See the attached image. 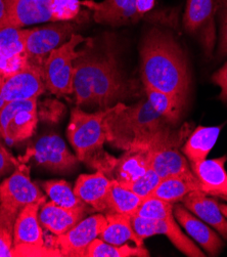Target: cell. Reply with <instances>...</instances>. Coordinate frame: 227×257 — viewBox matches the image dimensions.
I'll list each match as a JSON object with an SVG mask.
<instances>
[{
	"label": "cell",
	"instance_id": "cell-1",
	"mask_svg": "<svg viewBox=\"0 0 227 257\" xmlns=\"http://www.w3.org/2000/svg\"><path fill=\"white\" fill-rule=\"evenodd\" d=\"M115 41L89 39L74 62L73 96L77 107L105 110L137 95L138 86L123 72Z\"/></svg>",
	"mask_w": 227,
	"mask_h": 257
},
{
	"label": "cell",
	"instance_id": "cell-2",
	"mask_svg": "<svg viewBox=\"0 0 227 257\" xmlns=\"http://www.w3.org/2000/svg\"><path fill=\"white\" fill-rule=\"evenodd\" d=\"M105 131L107 143L119 150L154 151L166 147L179 148L190 133V125L174 130V125L145 98L130 106L119 102L110 108L105 118Z\"/></svg>",
	"mask_w": 227,
	"mask_h": 257
},
{
	"label": "cell",
	"instance_id": "cell-3",
	"mask_svg": "<svg viewBox=\"0 0 227 257\" xmlns=\"http://www.w3.org/2000/svg\"><path fill=\"white\" fill-rule=\"evenodd\" d=\"M143 85L168 93L185 108L190 75L183 49L174 36L159 27L150 28L140 45Z\"/></svg>",
	"mask_w": 227,
	"mask_h": 257
},
{
	"label": "cell",
	"instance_id": "cell-4",
	"mask_svg": "<svg viewBox=\"0 0 227 257\" xmlns=\"http://www.w3.org/2000/svg\"><path fill=\"white\" fill-rule=\"evenodd\" d=\"M109 111L110 108L88 113L80 107H75L72 109L67 130L68 140L78 160L104 172L107 176L117 161V158L104 150L107 143L105 118Z\"/></svg>",
	"mask_w": 227,
	"mask_h": 257
},
{
	"label": "cell",
	"instance_id": "cell-5",
	"mask_svg": "<svg viewBox=\"0 0 227 257\" xmlns=\"http://www.w3.org/2000/svg\"><path fill=\"white\" fill-rule=\"evenodd\" d=\"M39 201L45 202V196L31 181L30 168L17 163L14 173L0 184V226L14 233L20 212Z\"/></svg>",
	"mask_w": 227,
	"mask_h": 257
},
{
	"label": "cell",
	"instance_id": "cell-6",
	"mask_svg": "<svg viewBox=\"0 0 227 257\" xmlns=\"http://www.w3.org/2000/svg\"><path fill=\"white\" fill-rule=\"evenodd\" d=\"M89 39L76 33L69 41L50 53L43 68L46 89L58 96L73 95L74 62L81 55L79 45Z\"/></svg>",
	"mask_w": 227,
	"mask_h": 257
},
{
	"label": "cell",
	"instance_id": "cell-7",
	"mask_svg": "<svg viewBox=\"0 0 227 257\" xmlns=\"http://www.w3.org/2000/svg\"><path fill=\"white\" fill-rule=\"evenodd\" d=\"M81 25L76 22H56L27 29L26 50L30 64L44 68L50 53L69 41L78 32Z\"/></svg>",
	"mask_w": 227,
	"mask_h": 257
},
{
	"label": "cell",
	"instance_id": "cell-8",
	"mask_svg": "<svg viewBox=\"0 0 227 257\" xmlns=\"http://www.w3.org/2000/svg\"><path fill=\"white\" fill-rule=\"evenodd\" d=\"M38 122L37 98L17 100L0 110V137L14 145L33 136Z\"/></svg>",
	"mask_w": 227,
	"mask_h": 257
},
{
	"label": "cell",
	"instance_id": "cell-9",
	"mask_svg": "<svg viewBox=\"0 0 227 257\" xmlns=\"http://www.w3.org/2000/svg\"><path fill=\"white\" fill-rule=\"evenodd\" d=\"M214 0H186L183 27L201 45L207 59H210L216 43Z\"/></svg>",
	"mask_w": 227,
	"mask_h": 257
},
{
	"label": "cell",
	"instance_id": "cell-10",
	"mask_svg": "<svg viewBox=\"0 0 227 257\" xmlns=\"http://www.w3.org/2000/svg\"><path fill=\"white\" fill-rule=\"evenodd\" d=\"M107 224L104 214H94L80 220L67 233L56 236L53 247L58 249L62 256L85 257L88 246L99 237Z\"/></svg>",
	"mask_w": 227,
	"mask_h": 257
},
{
	"label": "cell",
	"instance_id": "cell-11",
	"mask_svg": "<svg viewBox=\"0 0 227 257\" xmlns=\"http://www.w3.org/2000/svg\"><path fill=\"white\" fill-rule=\"evenodd\" d=\"M27 29H0V87L11 76L26 68L30 62L26 50Z\"/></svg>",
	"mask_w": 227,
	"mask_h": 257
},
{
	"label": "cell",
	"instance_id": "cell-12",
	"mask_svg": "<svg viewBox=\"0 0 227 257\" xmlns=\"http://www.w3.org/2000/svg\"><path fill=\"white\" fill-rule=\"evenodd\" d=\"M45 89L43 68L29 64L11 76L0 87V110L12 101L38 98Z\"/></svg>",
	"mask_w": 227,
	"mask_h": 257
},
{
	"label": "cell",
	"instance_id": "cell-13",
	"mask_svg": "<svg viewBox=\"0 0 227 257\" xmlns=\"http://www.w3.org/2000/svg\"><path fill=\"white\" fill-rule=\"evenodd\" d=\"M31 153L39 165L56 172H71L79 162L77 156L70 152L64 140L56 135L40 138Z\"/></svg>",
	"mask_w": 227,
	"mask_h": 257
},
{
	"label": "cell",
	"instance_id": "cell-14",
	"mask_svg": "<svg viewBox=\"0 0 227 257\" xmlns=\"http://www.w3.org/2000/svg\"><path fill=\"white\" fill-rule=\"evenodd\" d=\"M137 0H82L81 6L91 12L93 20L103 25L120 27L143 20L136 10Z\"/></svg>",
	"mask_w": 227,
	"mask_h": 257
},
{
	"label": "cell",
	"instance_id": "cell-15",
	"mask_svg": "<svg viewBox=\"0 0 227 257\" xmlns=\"http://www.w3.org/2000/svg\"><path fill=\"white\" fill-rule=\"evenodd\" d=\"M173 214L186 234L192 238L209 255L217 256L224 247L220 236L201 219L190 212L181 203L173 204Z\"/></svg>",
	"mask_w": 227,
	"mask_h": 257
},
{
	"label": "cell",
	"instance_id": "cell-16",
	"mask_svg": "<svg viewBox=\"0 0 227 257\" xmlns=\"http://www.w3.org/2000/svg\"><path fill=\"white\" fill-rule=\"evenodd\" d=\"M6 21L3 28H24L50 22V0H5Z\"/></svg>",
	"mask_w": 227,
	"mask_h": 257
},
{
	"label": "cell",
	"instance_id": "cell-17",
	"mask_svg": "<svg viewBox=\"0 0 227 257\" xmlns=\"http://www.w3.org/2000/svg\"><path fill=\"white\" fill-rule=\"evenodd\" d=\"M227 156L206 159L190 163L193 174L200 183V191L205 194L227 201V171L225 163Z\"/></svg>",
	"mask_w": 227,
	"mask_h": 257
},
{
	"label": "cell",
	"instance_id": "cell-18",
	"mask_svg": "<svg viewBox=\"0 0 227 257\" xmlns=\"http://www.w3.org/2000/svg\"><path fill=\"white\" fill-rule=\"evenodd\" d=\"M181 203L195 216L217 230L224 240H227V218L220 210L216 198L195 190L185 196Z\"/></svg>",
	"mask_w": 227,
	"mask_h": 257
},
{
	"label": "cell",
	"instance_id": "cell-19",
	"mask_svg": "<svg viewBox=\"0 0 227 257\" xmlns=\"http://www.w3.org/2000/svg\"><path fill=\"white\" fill-rule=\"evenodd\" d=\"M112 179L104 172L96 171L92 174H81L74 186V192L86 205L96 211L108 210V195Z\"/></svg>",
	"mask_w": 227,
	"mask_h": 257
},
{
	"label": "cell",
	"instance_id": "cell-20",
	"mask_svg": "<svg viewBox=\"0 0 227 257\" xmlns=\"http://www.w3.org/2000/svg\"><path fill=\"white\" fill-rule=\"evenodd\" d=\"M86 212V206L65 208L59 206L53 201H49L41 206L39 221L50 233H53L55 236H61L82 220Z\"/></svg>",
	"mask_w": 227,
	"mask_h": 257
},
{
	"label": "cell",
	"instance_id": "cell-21",
	"mask_svg": "<svg viewBox=\"0 0 227 257\" xmlns=\"http://www.w3.org/2000/svg\"><path fill=\"white\" fill-rule=\"evenodd\" d=\"M150 161L151 151L145 149L127 150L120 158H117L108 177L120 184L134 182L150 168Z\"/></svg>",
	"mask_w": 227,
	"mask_h": 257
},
{
	"label": "cell",
	"instance_id": "cell-22",
	"mask_svg": "<svg viewBox=\"0 0 227 257\" xmlns=\"http://www.w3.org/2000/svg\"><path fill=\"white\" fill-rule=\"evenodd\" d=\"M44 201L29 204L17 217L14 227V246L19 244L45 245L39 221V210Z\"/></svg>",
	"mask_w": 227,
	"mask_h": 257
},
{
	"label": "cell",
	"instance_id": "cell-23",
	"mask_svg": "<svg viewBox=\"0 0 227 257\" xmlns=\"http://www.w3.org/2000/svg\"><path fill=\"white\" fill-rule=\"evenodd\" d=\"M150 168L163 179L192 174L190 163L178 148L166 147L151 151Z\"/></svg>",
	"mask_w": 227,
	"mask_h": 257
},
{
	"label": "cell",
	"instance_id": "cell-24",
	"mask_svg": "<svg viewBox=\"0 0 227 257\" xmlns=\"http://www.w3.org/2000/svg\"><path fill=\"white\" fill-rule=\"evenodd\" d=\"M222 126H197L187 137L181 151L189 163H197L207 159L219 138Z\"/></svg>",
	"mask_w": 227,
	"mask_h": 257
},
{
	"label": "cell",
	"instance_id": "cell-25",
	"mask_svg": "<svg viewBox=\"0 0 227 257\" xmlns=\"http://www.w3.org/2000/svg\"><path fill=\"white\" fill-rule=\"evenodd\" d=\"M106 217L107 224L102 234L99 235V239L118 246L129 242H132L136 246H143V241H141L134 233L130 220L131 216L115 212H107Z\"/></svg>",
	"mask_w": 227,
	"mask_h": 257
},
{
	"label": "cell",
	"instance_id": "cell-26",
	"mask_svg": "<svg viewBox=\"0 0 227 257\" xmlns=\"http://www.w3.org/2000/svg\"><path fill=\"white\" fill-rule=\"evenodd\" d=\"M195 190L200 191V183L192 173L186 176H173L161 179L158 187L149 196L175 204L180 203L185 196Z\"/></svg>",
	"mask_w": 227,
	"mask_h": 257
},
{
	"label": "cell",
	"instance_id": "cell-27",
	"mask_svg": "<svg viewBox=\"0 0 227 257\" xmlns=\"http://www.w3.org/2000/svg\"><path fill=\"white\" fill-rule=\"evenodd\" d=\"M142 198L126 188L119 182L112 179V185L108 195V212L125 215H135L142 202Z\"/></svg>",
	"mask_w": 227,
	"mask_h": 257
},
{
	"label": "cell",
	"instance_id": "cell-28",
	"mask_svg": "<svg viewBox=\"0 0 227 257\" xmlns=\"http://www.w3.org/2000/svg\"><path fill=\"white\" fill-rule=\"evenodd\" d=\"M160 235L166 236L170 242L181 253L189 257H205L201 251L181 230L179 223L175 219L174 214H169L164 219H159Z\"/></svg>",
	"mask_w": 227,
	"mask_h": 257
},
{
	"label": "cell",
	"instance_id": "cell-29",
	"mask_svg": "<svg viewBox=\"0 0 227 257\" xmlns=\"http://www.w3.org/2000/svg\"><path fill=\"white\" fill-rule=\"evenodd\" d=\"M143 90L150 105L160 115H162L174 126L178 124L185 108L177 99L168 93L162 92L147 85H143Z\"/></svg>",
	"mask_w": 227,
	"mask_h": 257
},
{
	"label": "cell",
	"instance_id": "cell-30",
	"mask_svg": "<svg viewBox=\"0 0 227 257\" xmlns=\"http://www.w3.org/2000/svg\"><path fill=\"white\" fill-rule=\"evenodd\" d=\"M144 246H132L128 243L118 246L96 238L88 246L85 257H148Z\"/></svg>",
	"mask_w": 227,
	"mask_h": 257
},
{
	"label": "cell",
	"instance_id": "cell-31",
	"mask_svg": "<svg viewBox=\"0 0 227 257\" xmlns=\"http://www.w3.org/2000/svg\"><path fill=\"white\" fill-rule=\"evenodd\" d=\"M81 0H50V23L76 22L82 24L89 19L90 11L82 10Z\"/></svg>",
	"mask_w": 227,
	"mask_h": 257
},
{
	"label": "cell",
	"instance_id": "cell-32",
	"mask_svg": "<svg viewBox=\"0 0 227 257\" xmlns=\"http://www.w3.org/2000/svg\"><path fill=\"white\" fill-rule=\"evenodd\" d=\"M50 201L65 208L85 207L86 204L76 196L74 190L66 181H48L42 185Z\"/></svg>",
	"mask_w": 227,
	"mask_h": 257
},
{
	"label": "cell",
	"instance_id": "cell-33",
	"mask_svg": "<svg viewBox=\"0 0 227 257\" xmlns=\"http://www.w3.org/2000/svg\"><path fill=\"white\" fill-rule=\"evenodd\" d=\"M171 213H173L172 203L149 196L142 200L135 215L151 219H164Z\"/></svg>",
	"mask_w": 227,
	"mask_h": 257
},
{
	"label": "cell",
	"instance_id": "cell-34",
	"mask_svg": "<svg viewBox=\"0 0 227 257\" xmlns=\"http://www.w3.org/2000/svg\"><path fill=\"white\" fill-rule=\"evenodd\" d=\"M161 177L151 168H149L144 175L139 177L134 182L122 184L126 188H128L130 191L141 197L142 199L148 197L154 190L158 187L161 182Z\"/></svg>",
	"mask_w": 227,
	"mask_h": 257
},
{
	"label": "cell",
	"instance_id": "cell-35",
	"mask_svg": "<svg viewBox=\"0 0 227 257\" xmlns=\"http://www.w3.org/2000/svg\"><path fill=\"white\" fill-rule=\"evenodd\" d=\"M215 16L219 23L218 57H227V0H214Z\"/></svg>",
	"mask_w": 227,
	"mask_h": 257
},
{
	"label": "cell",
	"instance_id": "cell-36",
	"mask_svg": "<svg viewBox=\"0 0 227 257\" xmlns=\"http://www.w3.org/2000/svg\"><path fill=\"white\" fill-rule=\"evenodd\" d=\"M130 220L134 233L141 241L149 237L160 235L159 219H151L138 215H132Z\"/></svg>",
	"mask_w": 227,
	"mask_h": 257
},
{
	"label": "cell",
	"instance_id": "cell-37",
	"mask_svg": "<svg viewBox=\"0 0 227 257\" xmlns=\"http://www.w3.org/2000/svg\"><path fill=\"white\" fill-rule=\"evenodd\" d=\"M13 256H43V257H62V253L54 248L45 245L19 244L13 247Z\"/></svg>",
	"mask_w": 227,
	"mask_h": 257
},
{
	"label": "cell",
	"instance_id": "cell-38",
	"mask_svg": "<svg viewBox=\"0 0 227 257\" xmlns=\"http://www.w3.org/2000/svg\"><path fill=\"white\" fill-rule=\"evenodd\" d=\"M14 233L0 226V257H13Z\"/></svg>",
	"mask_w": 227,
	"mask_h": 257
},
{
	"label": "cell",
	"instance_id": "cell-39",
	"mask_svg": "<svg viewBox=\"0 0 227 257\" xmlns=\"http://www.w3.org/2000/svg\"><path fill=\"white\" fill-rule=\"evenodd\" d=\"M18 161L12 154L0 144V177L13 170L17 166Z\"/></svg>",
	"mask_w": 227,
	"mask_h": 257
},
{
	"label": "cell",
	"instance_id": "cell-40",
	"mask_svg": "<svg viewBox=\"0 0 227 257\" xmlns=\"http://www.w3.org/2000/svg\"><path fill=\"white\" fill-rule=\"evenodd\" d=\"M212 81L220 87V98L227 100V63H225L216 73L212 76Z\"/></svg>",
	"mask_w": 227,
	"mask_h": 257
},
{
	"label": "cell",
	"instance_id": "cell-41",
	"mask_svg": "<svg viewBox=\"0 0 227 257\" xmlns=\"http://www.w3.org/2000/svg\"><path fill=\"white\" fill-rule=\"evenodd\" d=\"M6 21V3L5 0H0V29H3Z\"/></svg>",
	"mask_w": 227,
	"mask_h": 257
},
{
	"label": "cell",
	"instance_id": "cell-42",
	"mask_svg": "<svg viewBox=\"0 0 227 257\" xmlns=\"http://www.w3.org/2000/svg\"><path fill=\"white\" fill-rule=\"evenodd\" d=\"M219 208L222 211V213L224 214V216L227 218V204L219 203Z\"/></svg>",
	"mask_w": 227,
	"mask_h": 257
}]
</instances>
